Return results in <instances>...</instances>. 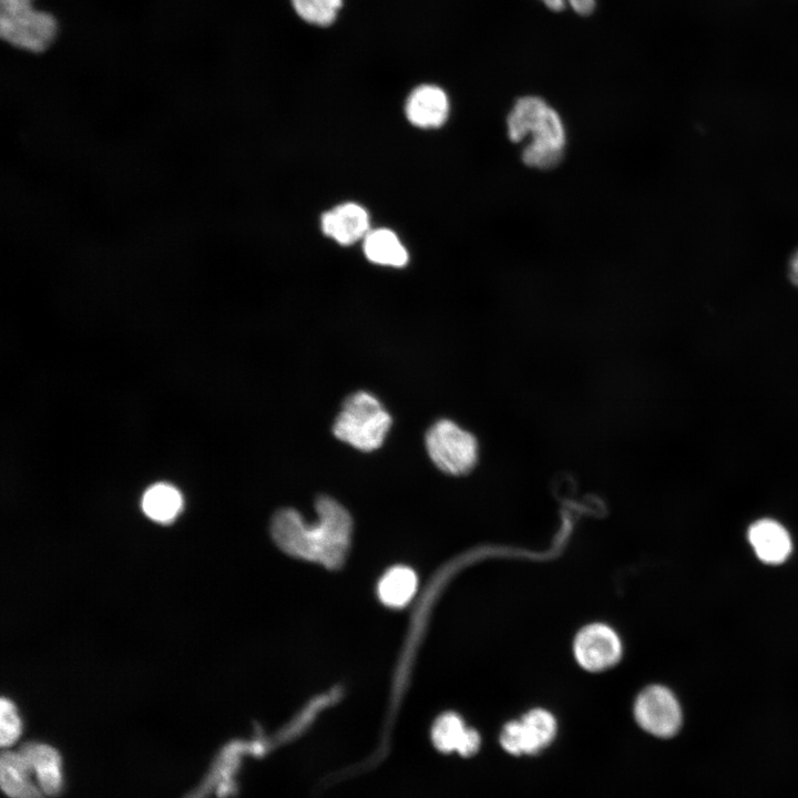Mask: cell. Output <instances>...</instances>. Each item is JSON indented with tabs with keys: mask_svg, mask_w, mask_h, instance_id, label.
<instances>
[{
	"mask_svg": "<svg viewBox=\"0 0 798 798\" xmlns=\"http://www.w3.org/2000/svg\"><path fill=\"white\" fill-rule=\"evenodd\" d=\"M316 511L318 521L314 524H307L293 509L278 511L272 521V534L278 546L293 556L339 567L350 544V515L329 497L317 499Z\"/></svg>",
	"mask_w": 798,
	"mask_h": 798,
	"instance_id": "obj_1",
	"label": "cell"
},
{
	"mask_svg": "<svg viewBox=\"0 0 798 798\" xmlns=\"http://www.w3.org/2000/svg\"><path fill=\"white\" fill-rule=\"evenodd\" d=\"M544 6L551 10H561L564 7L565 0H540Z\"/></svg>",
	"mask_w": 798,
	"mask_h": 798,
	"instance_id": "obj_23",
	"label": "cell"
},
{
	"mask_svg": "<svg viewBox=\"0 0 798 798\" xmlns=\"http://www.w3.org/2000/svg\"><path fill=\"white\" fill-rule=\"evenodd\" d=\"M19 754L34 770L39 785L48 796H57L62 789L61 758L51 746L40 743L24 744Z\"/></svg>",
	"mask_w": 798,
	"mask_h": 798,
	"instance_id": "obj_13",
	"label": "cell"
},
{
	"mask_svg": "<svg viewBox=\"0 0 798 798\" xmlns=\"http://www.w3.org/2000/svg\"><path fill=\"white\" fill-rule=\"evenodd\" d=\"M748 540L758 559L767 564H780L791 552V539L787 530L771 519L754 522Z\"/></svg>",
	"mask_w": 798,
	"mask_h": 798,
	"instance_id": "obj_11",
	"label": "cell"
},
{
	"mask_svg": "<svg viewBox=\"0 0 798 798\" xmlns=\"http://www.w3.org/2000/svg\"><path fill=\"white\" fill-rule=\"evenodd\" d=\"M33 4V0H0V10H10Z\"/></svg>",
	"mask_w": 798,
	"mask_h": 798,
	"instance_id": "obj_21",
	"label": "cell"
},
{
	"mask_svg": "<svg viewBox=\"0 0 798 798\" xmlns=\"http://www.w3.org/2000/svg\"><path fill=\"white\" fill-rule=\"evenodd\" d=\"M556 722L542 708L526 713L520 720L507 723L500 734L502 748L511 755H534L555 737Z\"/></svg>",
	"mask_w": 798,
	"mask_h": 798,
	"instance_id": "obj_7",
	"label": "cell"
},
{
	"mask_svg": "<svg viewBox=\"0 0 798 798\" xmlns=\"http://www.w3.org/2000/svg\"><path fill=\"white\" fill-rule=\"evenodd\" d=\"M634 716L645 732L661 738L675 736L683 723L677 698L662 685H651L641 692L634 704Z\"/></svg>",
	"mask_w": 798,
	"mask_h": 798,
	"instance_id": "obj_6",
	"label": "cell"
},
{
	"mask_svg": "<svg viewBox=\"0 0 798 798\" xmlns=\"http://www.w3.org/2000/svg\"><path fill=\"white\" fill-rule=\"evenodd\" d=\"M505 133L515 144H523L520 157L533 170L550 171L563 161L567 130L559 111L538 95L516 99L505 116Z\"/></svg>",
	"mask_w": 798,
	"mask_h": 798,
	"instance_id": "obj_2",
	"label": "cell"
},
{
	"mask_svg": "<svg viewBox=\"0 0 798 798\" xmlns=\"http://www.w3.org/2000/svg\"><path fill=\"white\" fill-rule=\"evenodd\" d=\"M417 590L416 573L407 566L388 570L378 584L380 601L390 607L405 606Z\"/></svg>",
	"mask_w": 798,
	"mask_h": 798,
	"instance_id": "obj_17",
	"label": "cell"
},
{
	"mask_svg": "<svg viewBox=\"0 0 798 798\" xmlns=\"http://www.w3.org/2000/svg\"><path fill=\"white\" fill-rule=\"evenodd\" d=\"M321 227L339 244L350 245L368 234L369 217L360 205L346 203L326 212L321 216Z\"/></svg>",
	"mask_w": 798,
	"mask_h": 798,
	"instance_id": "obj_12",
	"label": "cell"
},
{
	"mask_svg": "<svg viewBox=\"0 0 798 798\" xmlns=\"http://www.w3.org/2000/svg\"><path fill=\"white\" fill-rule=\"evenodd\" d=\"M364 252L376 264L401 267L408 254L397 235L386 228L375 229L365 236Z\"/></svg>",
	"mask_w": 798,
	"mask_h": 798,
	"instance_id": "obj_16",
	"label": "cell"
},
{
	"mask_svg": "<svg viewBox=\"0 0 798 798\" xmlns=\"http://www.w3.org/2000/svg\"><path fill=\"white\" fill-rule=\"evenodd\" d=\"M426 448L434 466L447 474H467L478 463L477 438L449 419H440L428 429Z\"/></svg>",
	"mask_w": 798,
	"mask_h": 798,
	"instance_id": "obj_4",
	"label": "cell"
},
{
	"mask_svg": "<svg viewBox=\"0 0 798 798\" xmlns=\"http://www.w3.org/2000/svg\"><path fill=\"white\" fill-rule=\"evenodd\" d=\"M142 510L156 522L166 523L176 518L183 507L181 492L170 483L151 485L142 497Z\"/></svg>",
	"mask_w": 798,
	"mask_h": 798,
	"instance_id": "obj_15",
	"label": "cell"
},
{
	"mask_svg": "<svg viewBox=\"0 0 798 798\" xmlns=\"http://www.w3.org/2000/svg\"><path fill=\"white\" fill-rule=\"evenodd\" d=\"M579 14H589L594 9L595 0H565Z\"/></svg>",
	"mask_w": 798,
	"mask_h": 798,
	"instance_id": "obj_20",
	"label": "cell"
},
{
	"mask_svg": "<svg viewBox=\"0 0 798 798\" xmlns=\"http://www.w3.org/2000/svg\"><path fill=\"white\" fill-rule=\"evenodd\" d=\"M58 21L33 4L0 10V37L10 45L32 52L45 51L58 34Z\"/></svg>",
	"mask_w": 798,
	"mask_h": 798,
	"instance_id": "obj_5",
	"label": "cell"
},
{
	"mask_svg": "<svg viewBox=\"0 0 798 798\" xmlns=\"http://www.w3.org/2000/svg\"><path fill=\"white\" fill-rule=\"evenodd\" d=\"M0 743L9 746L17 740L21 730V723L16 706L10 699L1 698L0 702Z\"/></svg>",
	"mask_w": 798,
	"mask_h": 798,
	"instance_id": "obj_19",
	"label": "cell"
},
{
	"mask_svg": "<svg viewBox=\"0 0 798 798\" xmlns=\"http://www.w3.org/2000/svg\"><path fill=\"white\" fill-rule=\"evenodd\" d=\"M577 663L590 672H600L615 665L622 655L620 637L613 628L595 623L582 628L574 641Z\"/></svg>",
	"mask_w": 798,
	"mask_h": 798,
	"instance_id": "obj_8",
	"label": "cell"
},
{
	"mask_svg": "<svg viewBox=\"0 0 798 798\" xmlns=\"http://www.w3.org/2000/svg\"><path fill=\"white\" fill-rule=\"evenodd\" d=\"M450 102L447 93L433 84L417 86L406 103L408 120L423 129L442 126L449 117Z\"/></svg>",
	"mask_w": 798,
	"mask_h": 798,
	"instance_id": "obj_9",
	"label": "cell"
},
{
	"mask_svg": "<svg viewBox=\"0 0 798 798\" xmlns=\"http://www.w3.org/2000/svg\"><path fill=\"white\" fill-rule=\"evenodd\" d=\"M391 426V417L369 392L358 391L342 403L332 432L339 440L361 451L378 449Z\"/></svg>",
	"mask_w": 798,
	"mask_h": 798,
	"instance_id": "obj_3",
	"label": "cell"
},
{
	"mask_svg": "<svg viewBox=\"0 0 798 798\" xmlns=\"http://www.w3.org/2000/svg\"><path fill=\"white\" fill-rule=\"evenodd\" d=\"M434 747L441 753L457 751L470 757L480 747V735L473 728H467L462 718L452 712L440 715L431 730Z\"/></svg>",
	"mask_w": 798,
	"mask_h": 798,
	"instance_id": "obj_10",
	"label": "cell"
},
{
	"mask_svg": "<svg viewBox=\"0 0 798 798\" xmlns=\"http://www.w3.org/2000/svg\"><path fill=\"white\" fill-rule=\"evenodd\" d=\"M300 19L314 25H328L335 21L342 0H291Z\"/></svg>",
	"mask_w": 798,
	"mask_h": 798,
	"instance_id": "obj_18",
	"label": "cell"
},
{
	"mask_svg": "<svg viewBox=\"0 0 798 798\" xmlns=\"http://www.w3.org/2000/svg\"><path fill=\"white\" fill-rule=\"evenodd\" d=\"M31 768L19 753H3L0 761L1 788L10 798H43L30 779Z\"/></svg>",
	"mask_w": 798,
	"mask_h": 798,
	"instance_id": "obj_14",
	"label": "cell"
},
{
	"mask_svg": "<svg viewBox=\"0 0 798 798\" xmlns=\"http://www.w3.org/2000/svg\"><path fill=\"white\" fill-rule=\"evenodd\" d=\"M789 276L791 282L798 286V249L794 253L789 264Z\"/></svg>",
	"mask_w": 798,
	"mask_h": 798,
	"instance_id": "obj_22",
	"label": "cell"
}]
</instances>
